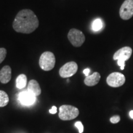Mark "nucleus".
I'll return each instance as SVG.
<instances>
[{
  "mask_svg": "<svg viewBox=\"0 0 133 133\" xmlns=\"http://www.w3.org/2000/svg\"><path fill=\"white\" fill-rule=\"evenodd\" d=\"M39 26L37 16L30 9H22L20 11L13 22L12 27L17 32L30 34Z\"/></svg>",
  "mask_w": 133,
  "mask_h": 133,
  "instance_id": "f257e3e1",
  "label": "nucleus"
},
{
  "mask_svg": "<svg viewBox=\"0 0 133 133\" xmlns=\"http://www.w3.org/2000/svg\"><path fill=\"white\" fill-rule=\"evenodd\" d=\"M132 53V50L129 46L121 48L115 53L113 59L115 61H117V64L120 66L121 70H123L125 67L126 61L129 59Z\"/></svg>",
  "mask_w": 133,
  "mask_h": 133,
  "instance_id": "f03ea898",
  "label": "nucleus"
},
{
  "mask_svg": "<svg viewBox=\"0 0 133 133\" xmlns=\"http://www.w3.org/2000/svg\"><path fill=\"white\" fill-rule=\"evenodd\" d=\"M79 113V110L74 106L63 105L59 108V116L62 120L69 121L76 118Z\"/></svg>",
  "mask_w": 133,
  "mask_h": 133,
  "instance_id": "7ed1b4c3",
  "label": "nucleus"
},
{
  "mask_svg": "<svg viewBox=\"0 0 133 133\" xmlns=\"http://www.w3.org/2000/svg\"><path fill=\"white\" fill-rule=\"evenodd\" d=\"M56 64V57L52 52L46 51L41 55L39 60L40 68L44 71H50L54 69Z\"/></svg>",
  "mask_w": 133,
  "mask_h": 133,
  "instance_id": "20e7f679",
  "label": "nucleus"
},
{
  "mask_svg": "<svg viewBox=\"0 0 133 133\" xmlns=\"http://www.w3.org/2000/svg\"><path fill=\"white\" fill-rule=\"evenodd\" d=\"M68 39L75 47H80L85 41V36L82 31L76 29H71L68 33Z\"/></svg>",
  "mask_w": 133,
  "mask_h": 133,
  "instance_id": "39448f33",
  "label": "nucleus"
},
{
  "mask_svg": "<svg viewBox=\"0 0 133 133\" xmlns=\"http://www.w3.org/2000/svg\"><path fill=\"white\" fill-rule=\"evenodd\" d=\"M107 84L112 88H118L123 86L126 81L123 74L119 72H113L107 78Z\"/></svg>",
  "mask_w": 133,
  "mask_h": 133,
  "instance_id": "423d86ee",
  "label": "nucleus"
},
{
  "mask_svg": "<svg viewBox=\"0 0 133 133\" xmlns=\"http://www.w3.org/2000/svg\"><path fill=\"white\" fill-rule=\"evenodd\" d=\"M119 16L121 19L128 21L133 16V0H125L119 9Z\"/></svg>",
  "mask_w": 133,
  "mask_h": 133,
  "instance_id": "0eeeda50",
  "label": "nucleus"
},
{
  "mask_svg": "<svg viewBox=\"0 0 133 133\" xmlns=\"http://www.w3.org/2000/svg\"><path fill=\"white\" fill-rule=\"evenodd\" d=\"M78 65L76 62L71 61L66 63L59 70V75L62 78H69L74 76L77 72Z\"/></svg>",
  "mask_w": 133,
  "mask_h": 133,
  "instance_id": "6e6552de",
  "label": "nucleus"
},
{
  "mask_svg": "<svg viewBox=\"0 0 133 133\" xmlns=\"http://www.w3.org/2000/svg\"><path fill=\"white\" fill-rule=\"evenodd\" d=\"M19 100L22 104L25 105H31L35 102L36 96L26 90L19 93Z\"/></svg>",
  "mask_w": 133,
  "mask_h": 133,
  "instance_id": "1a4fd4ad",
  "label": "nucleus"
},
{
  "mask_svg": "<svg viewBox=\"0 0 133 133\" xmlns=\"http://www.w3.org/2000/svg\"><path fill=\"white\" fill-rule=\"evenodd\" d=\"M12 77V70L9 65H5L0 70V82L6 84L9 82Z\"/></svg>",
  "mask_w": 133,
  "mask_h": 133,
  "instance_id": "9d476101",
  "label": "nucleus"
},
{
  "mask_svg": "<svg viewBox=\"0 0 133 133\" xmlns=\"http://www.w3.org/2000/svg\"><path fill=\"white\" fill-rule=\"evenodd\" d=\"M100 79H101V75L99 73L94 72L91 75L86 76L84 83L88 86H94L99 83Z\"/></svg>",
  "mask_w": 133,
  "mask_h": 133,
  "instance_id": "9b49d317",
  "label": "nucleus"
},
{
  "mask_svg": "<svg viewBox=\"0 0 133 133\" xmlns=\"http://www.w3.org/2000/svg\"><path fill=\"white\" fill-rule=\"evenodd\" d=\"M27 90L32 93L36 97L40 95L41 93V89L39 83L35 79H31L29 81L27 86Z\"/></svg>",
  "mask_w": 133,
  "mask_h": 133,
  "instance_id": "f8f14e48",
  "label": "nucleus"
},
{
  "mask_svg": "<svg viewBox=\"0 0 133 133\" xmlns=\"http://www.w3.org/2000/svg\"><path fill=\"white\" fill-rule=\"evenodd\" d=\"M27 82V78L25 74H21L16 79V86L18 89H23L25 87Z\"/></svg>",
  "mask_w": 133,
  "mask_h": 133,
  "instance_id": "ddd939ff",
  "label": "nucleus"
},
{
  "mask_svg": "<svg viewBox=\"0 0 133 133\" xmlns=\"http://www.w3.org/2000/svg\"><path fill=\"white\" fill-rule=\"evenodd\" d=\"M9 101V96L4 91L0 90V107H3L8 104Z\"/></svg>",
  "mask_w": 133,
  "mask_h": 133,
  "instance_id": "4468645a",
  "label": "nucleus"
},
{
  "mask_svg": "<svg viewBox=\"0 0 133 133\" xmlns=\"http://www.w3.org/2000/svg\"><path fill=\"white\" fill-rule=\"evenodd\" d=\"M102 22L100 19H96L93 21L92 29L94 31H97L102 28Z\"/></svg>",
  "mask_w": 133,
  "mask_h": 133,
  "instance_id": "2eb2a0df",
  "label": "nucleus"
},
{
  "mask_svg": "<svg viewBox=\"0 0 133 133\" xmlns=\"http://www.w3.org/2000/svg\"><path fill=\"white\" fill-rule=\"evenodd\" d=\"M7 54V50L4 48H0V64L3 62Z\"/></svg>",
  "mask_w": 133,
  "mask_h": 133,
  "instance_id": "dca6fc26",
  "label": "nucleus"
},
{
  "mask_svg": "<svg viewBox=\"0 0 133 133\" xmlns=\"http://www.w3.org/2000/svg\"><path fill=\"white\" fill-rule=\"evenodd\" d=\"M75 125L76 128H77L78 129L79 133H82L84 131V128H83V125L81 121H77V122L75 123Z\"/></svg>",
  "mask_w": 133,
  "mask_h": 133,
  "instance_id": "f3484780",
  "label": "nucleus"
},
{
  "mask_svg": "<svg viewBox=\"0 0 133 133\" xmlns=\"http://www.w3.org/2000/svg\"><path fill=\"white\" fill-rule=\"evenodd\" d=\"M119 121H120V116L119 115H115L114 116H112L110 118L111 123L114 124L117 123H118Z\"/></svg>",
  "mask_w": 133,
  "mask_h": 133,
  "instance_id": "a211bd4d",
  "label": "nucleus"
},
{
  "mask_svg": "<svg viewBox=\"0 0 133 133\" xmlns=\"http://www.w3.org/2000/svg\"><path fill=\"white\" fill-rule=\"evenodd\" d=\"M50 114H55L57 112V108H56V106H53V107L51 108V109H50L49 110Z\"/></svg>",
  "mask_w": 133,
  "mask_h": 133,
  "instance_id": "6ab92c4d",
  "label": "nucleus"
},
{
  "mask_svg": "<svg viewBox=\"0 0 133 133\" xmlns=\"http://www.w3.org/2000/svg\"><path fill=\"white\" fill-rule=\"evenodd\" d=\"M89 72H90V69H86L83 70V74L85 75L86 76H88L89 75Z\"/></svg>",
  "mask_w": 133,
  "mask_h": 133,
  "instance_id": "aec40b11",
  "label": "nucleus"
},
{
  "mask_svg": "<svg viewBox=\"0 0 133 133\" xmlns=\"http://www.w3.org/2000/svg\"><path fill=\"white\" fill-rule=\"evenodd\" d=\"M129 116L131 118L133 119V110H131L130 112H129Z\"/></svg>",
  "mask_w": 133,
  "mask_h": 133,
  "instance_id": "412c9836",
  "label": "nucleus"
}]
</instances>
